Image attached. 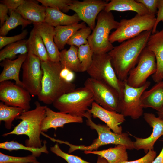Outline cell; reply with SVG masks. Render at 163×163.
<instances>
[{
  "instance_id": "cell-1",
  "label": "cell",
  "mask_w": 163,
  "mask_h": 163,
  "mask_svg": "<svg viewBox=\"0 0 163 163\" xmlns=\"http://www.w3.org/2000/svg\"><path fill=\"white\" fill-rule=\"evenodd\" d=\"M151 30L144 31L138 36L126 40L108 53L118 78L126 80L129 72L137 64L142 51L146 47Z\"/></svg>"
},
{
  "instance_id": "cell-2",
  "label": "cell",
  "mask_w": 163,
  "mask_h": 163,
  "mask_svg": "<svg viewBox=\"0 0 163 163\" xmlns=\"http://www.w3.org/2000/svg\"><path fill=\"white\" fill-rule=\"evenodd\" d=\"M41 68L43 75L41 82V90L37 96L38 99L44 103L50 104L65 94L76 88L75 85L67 82L60 76L62 69L60 62L50 59L41 61Z\"/></svg>"
},
{
  "instance_id": "cell-3",
  "label": "cell",
  "mask_w": 163,
  "mask_h": 163,
  "mask_svg": "<svg viewBox=\"0 0 163 163\" xmlns=\"http://www.w3.org/2000/svg\"><path fill=\"white\" fill-rule=\"evenodd\" d=\"M36 107L33 110L24 111L17 119H21L20 122L11 132L3 134L5 136L11 134L26 135L28 139L25 141L26 146L40 148L42 145L40 139L42 122L46 116V106L41 105L36 101Z\"/></svg>"
},
{
  "instance_id": "cell-4",
  "label": "cell",
  "mask_w": 163,
  "mask_h": 163,
  "mask_svg": "<svg viewBox=\"0 0 163 163\" xmlns=\"http://www.w3.org/2000/svg\"><path fill=\"white\" fill-rule=\"evenodd\" d=\"M86 122L87 125L92 129L95 130L98 135V137L94 140L90 145L88 146L75 145L70 144L67 141L58 139H56V142L69 146V153L77 150L84 151L97 150L100 147L110 144L123 145L129 150L134 149L133 142L129 137V133L124 132L118 134L112 132L106 124H97L95 123L92 120L91 117L87 118Z\"/></svg>"
},
{
  "instance_id": "cell-5",
  "label": "cell",
  "mask_w": 163,
  "mask_h": 163,
  "mask_svg": "<svg viewBox=\"0 0 163 163\" xmlns=\"http://www.w3.org/2000/svg\"><path fill=\"white\" fill-rule=\"evenodd\" d=\"M94 102L91 90L84 86L75 88L63 94L53 103V107L59 112L74 116L85 117L92 116L88 112L89 107Z\"/></svg>"
},
{
  "instance_id": "cell-6",
  "label": "cell",
  "mask_w": 163,
  "mask_h": 163,
  "mask_svg": "<svg viewBox=\"0 0 163 163\" xmlns=\"http://www.w3.org/2000/svg\"><path fill=\"white\" fill-rule=\"evenodd\" d=\"M94 28L88 39L94 53H108L114 47L109 40L110 33L116 29L119 22L115 20L111 11L103 10L98 14Z\"/></svg>"
},
{
  "instance_id": "cell-7",
  "label": "cell",
  "mask_w": 163,
  "mask_h": 163,
  "mask_svg": "<svg viewBox=\"0 0 163 163\" xmlns=\"http://www.w3.org/2000/svg\"><path fill=\"white\" fill-rule=\"evenodd\" d=\"M90 78L105 83L115 89L120 99L124 87V82L118 78L108 53H94L92 62L86 71Z\"/></svg>"
},
{
  "instance_id": "cell-8",
  "label": "cell",
  "mask_w": 163,
  "mask_h": 163,
  "mask_svg": "<svg viewBox=\"0 0 163 163\" xmlns=\"http://www.w3.org/2000/svg\"><path fill=\"white\" fill-rule=\"evenodd\" d=\"M156 17L149 14H136L130 19H123L119 22L118 27L110 34L109 40L112 43H122L133 38L146 31H152Z\"/></svg>"
},
{
  "instance_id": "cell-9",
  "label": "cell",
  "mask_w": 163,
  "mask_h": 163,
  "mask_svg": "<svg viewBox=\"0 0 163 163\" xmlns=\"http://www.w3.org/2000/svg\"><path fill=\"white\" fill-rule=\"evenodd\" d=\"M84 85L91 91L95 102L106 110L120 113V97L113 88L91 78L85 80Z\"/></svg>"
},
{
  "instance_id": "cell-10",
  "label": "cell",
  "mask_w": 163,
  "mask_h": 163,
  "mask_svg": "<svg viewBox=\"0 0 163 163\" xmlns=\"http://www.w3.org/2000/svg\"><path fill=\"white\" fill-rule=\"evenodd\" d=\"M123 94L120 101V113L125 117H129L136 120L143 115V108L142 105L141 97L143 92L150 85L147 81L143 86L135 88L128 85L125 81Z\"/></svg>"
},
{
  "instance_id": "cell-11",
  "label": "cell",
  "mask_w": 163,
  "mask_h": 163,
  "mask_svg": "<svg viewBox=\"0 0 163 163\" xmlns=\"http://www.w3.org/2000/svg\"><path fill=\"white\" fill-rule=\"evenodd\" d=\"M156 70L155 56L146 47L141 54L137 64L129 72L125 81L131 87H142L147 81L148 78L154 74Z\"/></svg>"
},
{
  "instance_id": "cell-12",
  "label": "cell",
  "mask_w": 163,
  "mask_h": 163,
  "mask_svg": "<svg viewBox=\"0 0 163 163\" xmlns=\"http://www.w3.org/2000/svg\"><path fill=\"white\" fill-rule=\"evenodd\" d=\"M22 68L23 87L32 96H37L41 90L43 75L41 61L36 56L28 53Z\"/></svg>"
},
{
  "instance_id": "cell-13",
  "label": "cell",
  "mask_w": 163,
  "mask_h": 163,
  "mask_svg": "<svg viewBox=\"0 0 163 163\" xmlns=\"http://www.w3.org/2000/svg\"><path fill=\"white\" fill-rule=\"evenodd\" d=\"M30 94L23 87L10 81L0 82V100L6 105L28 110L31 107Z\"/></svg>"
},
{
  "instance_id": "cell-14",
  "label": "cell",
  "mask_w": 163,
  "mask_h": 163,
  "mask_svg": "<svg viewBox=\"0 0 163 163\" xmlns=\"http://www.w3.org/2000/svg\"><path fill=\"white\" fill-rule=\"evenodd\" d=\"M107 2L102 0H73L69 6V10L75 11L81 20L92 30L94 28L96 20L99 13L104 10Z\"/></svg>"
},
{
  "instance_id": "cell-15",
  "label": "cell",
  "mask_w": 163,
  "mask_h": 163,
  "mask_svg": "<svg viewBox=\"0 0 163 163\" xmlns=\"http://www.w3.org/2000/svg\"><path fill=\"white\" fill-rule=\"evenodd\" d=\"M143 115L145 120L152 129L150 136L147 138H142L129 133L136 139L133 142L134 149L137 150L143 149L146 154L149 150H154L156 142L163 136V120L152 113H145Z\"/></svg>"
},
{
  "instance_id": "cell-16",
  "label": "cell",
  "mask_w": 163,
  "mask_h": 163,
  "mask_svg": "<svg viewBox=\"0 0 163 163\" xmlns=\"http://www.w3.org/2000/svg\"><path fill=\"white\" fill-rule=\"evenodd\" d=\"M88 112L94 118H98L104 122L114 133L118 134L123 133L121 124L126 119L121 113L106 110L94 101Z\"/></svg>"
},
{
  "instance_id": "cell-17",
  "label": "cell",
  "mask_w": 163,
  "mask_h": 163,
  "mask_svg": "<svg viewBox=\"0 0 163 163\" xmlns=\"http://www.w3.org/2000/svg\"><path fill=\"white\" fill-rule=\"evenodd\" d=\"M146 47L154 53L155 58L157 70L152 77L157 83L162 80L163 74V28L151 34Z\"/></svg>"
},
{
  "instance_id": "cell-18",
  "label": "cell",
  "mask_w": 163,
  "mask_h": 163,
  "mask_svg": "<svg viewBox=\"0 0 163 163\" xmlns=\"http://www.w3.org/2000/svg\"><path fill=\"white\" fill-rule=\"evenodd\" d=\"M46 116L42 122L41 131L47 132L50 128L56 130L58 128L64 127L65 124L70 123H82V117L72 116L60 112H56L50 108H46Z\"/></svg>"
},
{
  "instance_id": "cell-19",
  "label": "cell",
  "mask_w": 163,
  "mask_h": 163,
  "mask_svg": "<svg viewBox=\"0 0 163 163\" xmlns=\"http://www.w3.org/2000/svg\"><path fill=\"white\" fill-rule=\"evenodd\" d=\"M33 24L42 38L50 59L59 62L60 52L54 41L55 27L45 22Z\"/></svg>"
},
{
  "instance_id": "cell-20",
  "label": "cell",
  "mask_w": 163,
  "mask_h": 163,
  "mask_svg": "<svg viewBox=\"0 0 163 163\" xmlns=\"http://www.w3.org/2000/svg\"><path fill=\"white\" fill-rule=\"evenodd\" d=\"M39 2L37 0H24L16 11L33 24L44 22L46 7L40 5Z\"/></svg>"
},
{
  "instance_id": "cell-21",
  "label": "cell",
  "mask_w": 163,
  "mask_h": 163,
  "mask_svg": "<svg viewBox=\"0 0 163 163\" xmlns=\"http://www.w3.org/2000/svg\"><path fill=\"white\" fill-rule=\"evenodd\" d=\"M27 54L20 55L16 59H6L1 62L0 65L3 69L0 75V82L14 80L16 85L23 87L22 82L19 79V74Z\"/></svg>"
},
{
  "instance_id": "cell-22",
  "label": "cell",
  "mask_w": 163,
  "mask_h": 163,
  "mask_svg": "<svg viewBox=\"0 0 163 163\" xmlns=\"http://www.w3.org/2000/svg\"><path fill=\"white\" fill-rule=\"evenodd\" d=\"M141 101L144 108L150 107L159 111L163 106V81L157 82L150 89L145 91Z\"/></svg>"
},
{
  "instance_id": "cell-23",
  "label": "cell",
  "mask_w": 163,
  "mask_h": 163,
  "mask_svg": "<svg viewBox=\"0 0 163 163\" xmlns=\"http://www.w3.org/2000/svg\"><path fill=\"white\" fill-rule=\"evenodd\" d=\"M104 10L107 12L132 11L140 15L149 14L143 4L135 0H112L107 3Z\"/></svg>"
},
{
  "instance_id": "cell-24",
  "label": "cell",
  "mask_w": 163,
  "mask_h": 163,
  "mask_svg": "<svg viewBox=\"0 0 163 163\" xmlns=\"http://www.w3.org/2000/svg\"><path fill=\"white\" fill-rule=\"evenodd\" d=\"M81 21L76 13L68 15L58 9L46 7L44 22L54 27L78 23Z\"/></svg>"
},
{
  "instance_id": "cell-25",
  "label": "cell",
  "mask_w": 163,
  "mask_h": 163,
  "mask_svg": "<svg viewBox=\"0 0 163 163\" xmlns=\"http://www.w3.org/2000/svg\"><path fill=\"white\" fill-rule=\"evenodd\" d=\"M126 147L122 145H117L114 147L102 150L84 151L86 154L97 155L104 158L108 163H119L128 161V154Z\"/></svg>"
},
{
  "instance_id": "cell-26",
  "label": "cell",
  "mask_w": 163,
  "mask_h": 163,
  "mask_svg": "<svg viewBox=\"0 0 163 163\" xmlns=\"http://www.w3.org/2000/svg\"><path fill=\"white\" fill-rule=\"evenodd\" d=\"M28 53L38 57L41 61L45 62L50 59L46 48L41 37L36 29L33 27L27 39Z\"/></svg>"
},
{
  "instance_id": "cell-27",
  "label": "cell",
  "mask_w": 163,
  "mask_h": 163,
  "mask_svg": "<svg viewBox=\"0 0 163 163\" xmlns=\"http://www.w3.org/2000/svg\"><path fill=\"white\" fill-rule=\"evenodd\" d=\"M86 27L84 22L55 27L54 41L59 50L64 48L70 38L78 30Z\"/></svg>"
},
{
  "instance_id": "cell-28",
  "label": "cell",
  "mask_w": 163,
  "mask_h": 163,
  "mask_svg": "<svg viewBox=\"0 0 163 163\" xmlns=\"http://www.w3.org/2000/svg\"><path fill=\"white\" fill-rule=\"evenodd\" d=\"M78 50L77 47L71 46L68 50L64 49L60 52L59 62L62 68H66L73 72H81Z\"/></svg>"
},
{
  "instance_id": "cell-29",
  "label": "cell",
  "mask_w": 163,
  "mask_h": 163,
  "mask_svg": "<svg viewBox=\"0 0 163 163\" xmlns=\"http://www.w3.org/2000/svg\"><path fill=\"white\" fill-rule=\"evenodd\" d=\"M32 23L29 21L24 18L16 11H10V15L0 28V35L6 36L11 30L21 25L22 29L27 25Z\"/></svg>"
},
{
  "instance_id": "cell-30",
  "label": "cell",
  "mask_w": 163,
  "mask_h": 163,
  "mask_svg": "<svg viewBox=\"0 0 163 163\" xmlns=\"http://www.w3.org/2000/svg\"><path fill=\"white\" fill-rule=\"evenodd\" d=\"M27 41L24 39L5 46L0 51V61L6 59H13L18 54H27Z\"/></svg>"
},
{
  "instance_id": "cell-31",
  "label": "cell",
  "mask_w": 163,
  "mask_h": 163,
  "mask_svg": "<svg viewBox=\"0 0 163 163\" xmlns=\"http://www.w3.org/2000/svg\"><path fill=\"white\" fill-rule=\"evenodd\" d=\"M24 110L21 108L8 106L3 102L0 103V121H4L5 128L10 129L12 122Z\"/></svg>"
},
{
  "instance_id": "cell-32",
  "label": "cell",
  "mask_w": 163,
  "mask_h": 163,
  "mask_svg": "<svg viewBox=\"0 0 163 163\" xmlns=\"http://www.w3.org/2000/svg\"><path fill=\"white\" fill-rule=\"evenodd\" d=\"M46 141L44 140L43 145L40 148H35L24 146L17 141H6L0 143V148L10 151L13 150H24L30 152L32 155L35 157H39L42 153L48 154L49 151L46 146Z\"/></svg>"
},
{
  "instance_id": "cell-33",
  "label": "cell",
  "mask_w": 163,
  "mask_h": 163,
  "mask_svg": "<svg viewBox=\"0 0 163 163\" xmlns=\"http://www.w3.org/2000/svg\"><path fill=\"white\" fill-rule=\"evenodd\" d=\"M94 53L88 43L78 47V55L80 64L81 72L86 71L92 61Z\"/></svg>"
},
{
  "instance_id": "cell-34",
  "label": "cell",
  "mask_w": 163,
  "mask_h": 163,
  "mask_svg": "<svg viewBox=\"0 0 163 163\" xmlns=\"http://www.w3.org/2000/svg\"><path fill=\"white\" fill-rule=\"evenodd\" d=\"M92 30L86 27L76 31L70 38L67 44L79 47L88 43V39L91 33Z\"/></svg>"
},
{
  "instance_id": "cell-35",
  "label": "cell",
  "mask_w": 163,
  "mask_h": 163,
  "mask_svg": "<svg viewBox=\"0 0 163 163\" xmlns=\"http://www.w3.org/2000/svg\"><path fill=\"white\" fill-rule=\"evenodd\" d=\"M0 163H40L32 155L23 157H15L0 152Z\"/></svg>"
},
{
  "instance_id": "cell-36",
  "label": "cell",
  "mask_w": 163,
  "mask_h": 163,
  "mask_svg": "<svg viewBox=\"0 0 163 163\" xmlns=\"http://www.w3.org/2000/svg\"><path fill=\"white\" fill-rule=\"evenodd\" d=\"M50 150L53 153L63 158L68 163H92L84 160L80 157L65 152L60 149L58 143L51 147Z\"/></svg>"
},
{
  "instance_id": "cell-37",
  "label": "cell",
  "mask_w": 163,
  "mask_h": 163,
  "mask_svg": "<svg viewBox=\"0 0 163 163\" xmlns=\"http://www.w3.org/2000/svg\"><path fill=\"white\" fill-rule=\"evenodd\" d=\"M42 5L46 7L58 9L63 12H67L69 10V5L73 0H37Z\"/></svg>"
},
{
  "instance_id": "cell-38",
  "label": "cell",
  "mask_w": 163,
  "mask_h": 163,
  "mask_svg": "<svg viewBox=\"0 0 163 163\" xmlns=\"http://www.w3.org/2000/svg\"><path fill=\"white\" fill-rule=\"evenodd\" d=\"M28 33L27 30L25 29L20 34L14 36H0V49L10 44L24 39Z\"/></svg>"
},
{
  "instance_id": "cell-39",
  "label": "cell",
  "mask_w": 163,
  "mask_h": 163,
  "mask_svg": "<svg viewBox=\"0 0 163 163\" xmlns=\"http://www.w3.org/2000/svg\"><path fill=\"white\" fill-rule=\"evenodd\" d=\"M143 4L147 9L149 14L155 16L158 12V0H136Z\"/></svg>"
},
{
  "instance_id": "cell-40",
  "label": "cell",
  "mask_w": 163,
  "mask_h": 163,
  "mask_svg": "<svg viewBox=\"0 0 163 163\" xmlns=\"http://www.w3.org/2000/svg\"><path fill=\"white\" fill-rule=\"evenodd\" d=\"M156 155V151L154 150H150L145 156L139 159L133 161H124L119 163H152Z\"/></svg>"
},
{
  "instance_id": "cell-41",
  "label": "cell",
  "mask_w": 163,
  "mask_h": 163,
  "mask_svg": "<svg viewBox=\"0 0 163 163\" xmlns=\"http://www.w3.org/2000/svg\"><path fill=\"white\" fill-rule=\"evenodd\" d=\"M158 12L156 21L152 31V34L155 33L158 24L161 21L163 22V0H158Z\"/></svg>"
},
{
  "instance_id": "cell-42",
  "label": "cell",
  "mask_w": 163,
  "mask_h": 163,
  "mask_svg": "<svg viewBox=\"0 0 163 163\" xmlns=\"http://www.w3.org/2000/svg\"><path fill=\"white\" fill-rule=\"evenodd\" d=\"M24 0H2L0 2L5 5L10 11H16L23 3Z\"/></svg>"
},
{
  "instance_id": "cell-43",
  "label": "cell",
  "mask_w": 163,
  "mask_h": 163,
  "mask_svg": "<svg viewBox=\"0 0 163 163\" xmlns=\"http://www.w3.org/2000/svg\"><path fill=\"white\" fill-rule=\"evenodd\" d=\"M60 75L63 80L69 82H72L75 77L74 72L66 68L62 69Z\"/></svg>"
},
{
  "instance_id": "cell-44",
  "label": "cell",
  "mask_w": 163,
  "mask_h": 163,
  "mask_svg": "<svg viewBox=\"0 0 163 163\" xmlns=\"http://www.w3.org/2000/svg\"><path fill=\"white\" fill-rule=\"evenodd\" d=\"M9 9L4 4H0V22L1 27L9 17L8 15Z\"/></svg>"
},
{
  "instance_id": "cell-45",
  "label": "cell",
  "mask_w": 163,
  "mask_h": 163,
  "mask_svg": "<svg viewBox=\"0 0 163 163\" xmlns=\"http://www.w3.org/2000/svg\"><path fill=\"white\" fill-rule=\"evenodd\" d=\"M162 141L163 142V140ZM152 163H163V146L159 155L155 158Z\"/></svg>"
},
{
  "instance_id": "cell-46",
  "label": "cell",
  "mask_w": 163,
  "mask_h": 163,
  "mask_svg": "<svg viewBox=\"0 0 163 163\" xmlns=\"http://www.w3.org/2000/svg\"><path fill=\"white\" fill-rule=\"evenodd\" d=\"M96 163H108L104 158L98 155Z\"/></svg>"
},
{
  "instance_id": "cell-47",
  "label": "cell",
  "mask_w": 163,
  "mask_h": 163,
  "mask_svg": "<svg viewBox=\"0 0 163 163\" xmlns=\"http://www.w3.org/2000/svg\"><path fill=\"white\" fill-rule=\"evenodd\" d=\"M157 113L158 117L163 120V106L159 111H157Z\"/></svg>"
},
{
  "instance_id": "cell-48",
  "label": "cell",
  "mask_w": 163,
  "mask_h": 163,
  "mask_svg": "<svg viewBox=\"0 0 163 163\" xmlns=\"http://www.w3.org/2000/svg\"><path fill=\"white\" fill-rule=\"evenodd\" d=\"M162 80L163 81V74L162 77Z\"/></svg>"
}]
</instances>
